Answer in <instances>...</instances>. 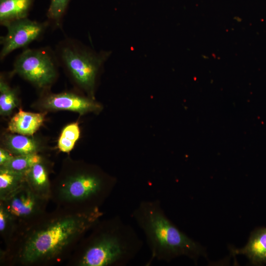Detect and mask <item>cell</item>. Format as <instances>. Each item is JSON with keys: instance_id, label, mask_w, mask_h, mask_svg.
Wrapping results in <instances>:
<instances>
[{"instance_id": "6da1fadb", "label": "cell", "mask_w": 266, "mask_h": 266, "mask_svg": "<svg viewBox=\"0 0 266 266\" xmlns=\"http://www.w3.org/2000/svg\"><path fill=\"white\" fill-rule=\"evenodd\" d=\"M102 215L100 207L67 208L66 212L49 217L44 214L25 227L16 252V260L21 264L31 265L58 259L76 240L90 231Z\"/></svg>"}, {"instance_id": "7a4b0ae2", "label": "cell", "mask_w": 266, "mask_h": 266, "mask_svg": "<svg viewBox=\"0 0 266 266\" xmlns=\"http://www.w3.org/2000/svg\"><path fill=\"white\" fill-rule=\"evenodd\" d=\"M132 217L144 234L150 250L148 264L153 260L169 262L180 256H186L196 262L200 256H206L204 248L169 219L160 201H140L133 212Z\"/></svg>"}, {"instance_id": "3957f363", "label": "cell", "mask_w": 266, "mask_h": 266, "mask_svg": "<svg viewBox=\"0 0 266 266\" xmlns=\"http://www.w3.org/2000/svg\"><path fill=\"white\" fill-rule=\"evenodd\" d=\"M143 241L120 217L100 220L84 239L77 258L79 266H125L139 253Z\"/></svg>"}, {"instance_id": "277c9868", "label": "cell", "mask_w": 266, "mask_h": 266, "mask_svg": "<svg viewBox=\"0 0 266 266\" xmlns=\"http://www.w3.org/2000/svg\"><path fill=\"white\" fill-rule=\"evenodd\" d=\"M115 182L90 171H79L52 187L51 198L71 209L100 207L114 190Z\"/></svg>"}, {"instance_id": "5b68a950", "label": "cell", "mask_w": 266, "mask_h": 266, "mask_svg": "<svg viewBox=\"0 0 266 266\" xmlns=\"http://www.w3.org/2000/svg\"><path fill=\"white\" fill-rule=\"evenodd\" d=\"M55 52L59 65L80 88L93 95L98 73L109 53H97L70 37L60 41Z\"/></svg>"}, {"instance_id": "8992f818", "label": "cell", "mask_w": 266, "mask_h": 266, "mask_svg": "<svg viewBox=\"0 0 266 266\" xmlns=\"http://www.w3.org/2000/svg\"><path fill=\"white\" fill-rule=\"evenodd\" d=\"M58 65L55 50L50 47L26 48L14 60L13 72L44 89L57 77Z\"/></svg>"}, {"instance_id": "52a82bcc", "label": "cell", "mask_w": 266, "mask_h": 266, "mask_svg": "<svg viewBox=\"0 0 266 266\" xmlns=\"http://www.w3.org/2000/svg\"><path fill=\"white\" fill-rule=\"evenodd\" d=\"M48 200L36 194L26 182L6 199L0 200L18 225L26 227L37 220L45 213Z\"/></svg>"}, {"instance_id": "ba28073f", "label": "cell", "mask_w": 266, "mask_h": 266, "mask_svg": "<svg viewBox=\"0 0 266 266\" xmlns=\"http://www.w3.org/2000/svg\"><path fill=\"white\" fill-rule=\"evenodd\" d=\"M49 26L47 20L39 22L28 17L6 24L4 25L7 29L6 33L0 38V60H3L13 51L25 48L41 38Z\"/></svg>"}, {"instance_id": "9c48e42d", "label": "cell", "mask_w": 266, "mask_h": 266, "mask_svg": "<svg viewBox=\"0 0 266 266\" xmlns=\"http://www.w3.org/2000/svg\"><path fill=\"white\" fill-rule=\"evenodd\" d=\"M42 104L46 109L72 111L80 114L101 109L100 105L93 100L70 92L49 95Z\"/></svg>"}, {"instance_id": "30bf717a", "label": "cell", "mask_w": 266, "mask_h": 266, "mask_svg": "<svg viewBox=\"0 0 266 266\" xmlns=\"http://www.w3.org/2000/svg\"><path fill=\"white\" fill-rule=\"evenodd\" d=\"M230 249L232 255H243L252 265H266V227H260L253 230L243 247L240 249L232 247Z\"/></svg>"}, {"instance_id": "8fae6325", "label": "cell", "mask_w": 266, "mask_h": 266, "mask_svg": "<svg viewBox=\"0 0 266 266\" xmlns=\"http://www.w3.org/2000/svg\"><path fill=\"white\" fill-rule=\"evenodd\" d=\"M44 113L26 112L20 109L11 119L8 130L12 133L32 135L42 125Z\"/></svg>"}, {"instance_id": "7c38bea8", "label": "cell", "mask_w": 266, "mask_h": 266, "mask_svg": "<svg viewBox=\"0 0 266 266\" xmlns=\"http://www.w3.org/2000/svg\"><path fill=\"white\" fill-rule=\"evenodd\" d=\"M26 181L37 195L46 200L51 198V185L47 168L43 162L35 164L26 172Z\"/></svg>"}, {"instance_id": "4fadbf2b", "label": "cell", "mask_w": 266, "mask_h": 266, "mask_svg": "<svg viewBox=\"0 0 266 266\" xmlns=\"http://www.w3.org/2000/svg\"><path fill=\"white\" fill-rule=\"evenodd\" d=\"M34 0H0V24L27 18Z\"/></svg>"}, {"instance_id": "5bb4252c", "label": "cell", "mask_w": 266, "mask_h": 266, "mask_svg": "<svg viewBox=\"0 0 266 266\" xmlns=\"http://www.w3.org/2000/svg\"><path fill=\"white\" fill-rule=\"evenodd\" d=\"M26 181V173L0 167V200L8 198Z\"/></svg>"}, {"instance_id": "9a60e30c", "label": "cell", "mask_w": 266, "mask_h": 266, "mask_svg": "<svg viewBox=\"0 0 266 266\" xmlns=\"http://www.w3.org/2000/svg\"><path fill=\"white\" fill-rule=\"evenodd\" d=\"M28 136L18 133L6 136L4 142L8 150L15 156L37 153V142Z\"/></svg>"}, {"instance_id": "2e32d148", "label": "cell", "mask_w": 266, "mask_h": 266, "mask_svg": "<svg viewBox=\"0 0 266 266\" xmlns=\"http://www.w3.org/2000/svg\"><path fill=\"white\" fill-rule=\"evenodd\" d=\"M18 100L15 90L3 78H0V114H10L18 104Z\"/></svg>"}, {"instance_id": "e0dca14e", "label": "cell", "mask_w": 266, "mask_h": 266, "mask_svg": "<svg viewBox=\"0 0 266 266\" xmlns=\"http://www.w3.org/2000/svg\"><path fill=\"white\" fill-rule=\"evenodd\" d=\"M42 161V158L37 153L14 156L0 167L26 173L35 164Z\"/></svg>"}, {"instance_id": "ac0fdd59", "label": "cell", "mask_w": 266, "mask_h": 266, "mask_svg": "<svg viewBox=\"0 0 266 266\" xmlns=\"http://www.w3.org/2000/svg\"><path fill=\"white\" fill-rule=\"evenodd\" d=\"M80 129L77 123L67 125L62 130L58 141L59 149L65 153L70 152L80 136Z\"/></svg>"}, {"instance_id": "d6986e66", "label": "cell", "mask_w": 266, "mask_h": 266, "mask_svg": "<svg viewBox=\"0 0 266 266\" xmlns=\"http://www.w3.org/2000/svg\"><path fill=\"white\" fill-rule=\"evenodd\" d=\"M70 0H51L46 16L50 25L61 28L62 20Z\"/></svg>"}, {"instance_id": "ffe728a7", "label": "cell", "mask_w": 266, "mask_h": 266, "mask_svg": "<svg viewBox=\"0 0 266 266\" xmlns=\"http://www.w3.org/2000/svg\"><path fill=\"white\" fill-rule=\"evenodd\" d=\"M17 229L16 224L3 204L0 202V233L8 240H11Z\"/></svg>"}, {"instance_id": "44dd1931", "label": "cell", "mask_w": 266, "mask_h": 266, "mask_svg": "<svg viewBox=\"0 0 266 266\" xmlns=\"http://www.w3.org/2000/svg\"><path fill=\"white\" fill-rule=\"evenodd\" d=\"M8 151L0 148V166L4 165L13 157Z\"/></svg>"}]
</instances>
